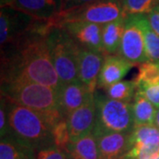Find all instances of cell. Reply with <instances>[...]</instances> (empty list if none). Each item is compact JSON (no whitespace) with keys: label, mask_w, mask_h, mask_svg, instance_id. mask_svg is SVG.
<instances>
[{"label":"cell","mask_w":159,"mask_h":159,"mask_svg":"<svg viewBox=\"0 0 159 159\" xmlns=\"http://www.w3.org/2000/svg\"><path fill=\"white\" fill-rule=\"evenodd\" d=\"M8 118V134L34 151L54 146L52 127L63 116L59 111L39 112L24 107L1 96Z\"/></svg>","instance_id":"cell-2"},{"label":"cell","mask_w":159,"mask_h":159,"mask_svg":"<svg viewBox=\"0 0 159 159\" xmlns=\"http://www.w3.org/2000/svg\"><path fill=\"white\" fill-rule=\"evenodd\" d=\"M118 55L134 65L147 62L142 31L132 16L125 18V27Z\"/></svg>","instance_id":"cell-8"},{"label":"cell","mask_w":159,"mask_h":159,"mask_svg":"<svg viewBox=\"0 0 159 159\" xmlns=\"http://www.w3.org/2000/svg\"><path fill=\"white\" fill-rule=\"evenodd\" d=\"M97 0H60V11H68L76 7L85 6ZM59 11V12H60Z\"/></svg>","instance_id":"cell-28"},{"label":"cell","mask_w":159,"mask_h":159,"mask_svg":"<svg viewBox=\"0 0 159 159\" xmlns=\"http://www.w3.org/2000/svg\"><path fill=\"white\" fill-rule=\"evenodd\" d=\"M134 146H159V129L155 125L134 127L129 137V149Z\"/></svg>","instance_id":"cell-21"},{"label":"cell","mask_w":159,"mask_h":159,"mask_svg":"<svg viewBox=\"0 0 159 159\" xmlns=\"http://www.w3.org/2000/svg\"><path fill=\"white\" fill-rule=\"evenodd\" d=\"M130 134L94 129L101 159H119L127 153Z\"/></svg>","instance_id":"cell-14"},{"label":"cell","mask_w":159,"mask_h":159,"mask_svg":"<svg viewBox=\"0 0 159 159\" xmlns=\"http://www.w3.org/2000/svg\"><path fill=\"white\" fill-rule=\"evenodd\" d=\"M104 55L102 52L93 51L80 45L78 53V80L89 91L95 94L98 77L101 72Z\"/></svg>","instance_id":"cell-11"},{"label":"cell","mask_w":159,"mask_h":159,"mask_svg":"<svg viewBox=\"0 0 159 159\" xmlns=\"http://www.w3.org/2000/svg\"><path fill=\"white\" fill-rule=\"evenodd\" d=\"M134 128L144 125H155L157 109L146 97L136 91L132 102Z\"/></svg>","instance_id":"cell-19"},{"label":"cell","mask_w":159,"mask_h":159,"mask_svg":"<svg viewBox=\"0 0 159 159\" xmlns=\"http://www.w3.org/2000/svg\"><path fill=\"white\" fill-rule=\"evenodd\" d=\"M66 121L71 142L93 133L97 121L95 94L91 95L82 106L70 114Z\"/></svg>","instance_id":"cell-9"},{"label":"cell","mask_w":159,"mask_h":159,"mask_svg":"<svg viewBox=\"0 0 159 159\" xmlns=\"http://www.w3.org/2000/svg\"><path fill=\"white\" fill-rule=\"evenodd\" d=\"M125 27V18H120L102 25V43L103 55H116L119 53Z\"/></svg>","instance_id":"cell-16"},{"label":"cell","mask_w":159,"mask_h":159,"mask_svg":"<svg viewBox=\"0 0 159 159\" xmlns=\"http://www.w3.org/2000/svg\"><path fill=\"white\" fill-rule=\"evenodd\" d=\"M1 7H9L37 20L49 21L60 11V0H1Z\"/></svg>","instance_id":"cell-10"},{"label":"cell","mask_w":159,"mask_h":159,"mask_svg":"<svg viewBox=\"0 0 159 159\" xmlns=\"http://www.w3.org/2000/svg\"><path fill=\"white\" fill-rule=\"evenodd\" d=\"M155 159H159V154L157 155V157H156V158Z\"/></svg>","instance_id":"cell-32"},{"label":"cell","mask_w":159,"mask_h":159,"mask_svg":"<svg viewBox=\"0 0 159 159\" xmlns=\"http://www.w3.org/2000/svg\"><path fill=\"white\" fill-rule=\"evenodd\" d=\"M155 125L159 129V108L157 109L156 112V119H155Z\"/></svg>","instance_id":"cell-31"},{"label":"cell","mask_w":159,"mask_h":159,"mask_svg":"<svg viewBox=\"0 0 159 159\" xmlns=\"http://www.w3.org/2000/svg\"><path fill=\"white\" fill-rule=\"evenodd\" d=\"M59 28L65 29L80 45L88 50L102 52V25L84 21L65 23Z\"/></svg>","instance_id":"cell-13"},{"label":"cell","mask_w":159,"mask_h":159,"mask_svg":"<svg viewBox=\"0 0 159 159\" xmlns=\"http://www.w3.org/2000/svg\"><path fill=\"white\" fill-rule=\"evenodd\" d=\"M57 91V108L65 119H67L70 114L82 106L93 95L80 80L61 84Z\"/></svg>","instance_id":"cell-12"},{"label":"cell","mask_w":159,"mask_h":159,"mask_svg":"<svg viewBox=\"0 0 159 159\" xmlns=\"http://www.w3.org/2000/svg\"><path fill=\"white\" fill-rule=\"evenodd\" d=\"M97 121L94 129L130 134L134 129L132 102H122L95 92Z\"/></svg>","instance_id":"cell-6"},{"label":"cell","mask_w":159,"mask_h":159,"mask_svg":"<svg viewBox=\"0 0 159 159\" xmlns=\"http://www.w3.org/2000/svg\"><path fill=\"white\" fill-rule=\"evenodd\" d=\"M8 118L6 111V104L3 99H1V108H0V134L1 138L7 136L8 134Z\"/></svg>","instance_id":"cell-29"},{"label":"cell","mask_w":159,"mask_h":159,"mask_svg":"<svg viewBox=\"0 0 159 159\" xmlns=\"http://www.w3.org/2000/svg\"><path fill=\"white\" fill-rule=\"evenodd\" d=\"M47 21L39 20L34 28L12 44L1 50V79L18 77L57 90L61 81L52 64L47 34Z\"/></svg>","instance_id":"cell-1"},{"label":"cell","mask_w":159,"mask_h":159,"mask_svg":"<svg viewBox=\"0 0 159 159\" xmlns=\"http://www.w3.org/2000/svg\"><path fill=\"white\" fill-rule=\"evenodd\" d=\"M147 18L151 29L159 36V3L147 14Z\"/></svg>","instance_id":"cell-30"},{"label":"cell","mask_w":159,"mask_h":159,"mask_svg":"<svg viewBox=\"0 0 159 159\" xmlns=\"http://www.w3.org/2000/svg\"><path fill=\"white\" fill-rule=\"evenodd\" d=\"M0 159H34V151L11 136L1 138Z\"/></svg>","instance_id":"cell-20"},{"label":"cell","mask_w":159,"mask_h":159,"mask_svg":"<svg viewBox=\"0 0 159 159\" xmlns=\"http://www.w3.org/2000/svg\"><path fill=\"white\" fill-rule=\"evenodd\" d=\"M125 18L134 15H147L159 3V0H120Z\"/></svg>","instance_id":"cell-23"},{"label":"cell","mask_w":159,"mask_h":159,"mask_svg":"<svg viewBox=\"0 0 159 159\" xmlns=\"http://www.w3.org/2000/svg\"><path fill=\"white\" fill-rule=\"evenodd\" d=\"M142 31L148 61L159 63V36L148 23L147 15L132 16Z\"/></svg>","instance_id":"cell-18"},{"label":"cell","mask_w":159,"mask_h":159,"mask_svg":"<svg viewBox=\"0 0 159 159\" xmlns=\"http://www.w3.org/2000/svg\"><path fill=\"white\" fill-rule=\"evenodd\" d=\"M1 96L43 113L58 110L56 89L22 78L1 79Z\"/></svg>","instance_id":"cell-3"},{"label":"cell","mask_w":159,"mask_h":159,"mask_svg":"<svg viewBox=\"0 0 159 159\" xmlns=\"http://www.w3.org/2000/svg\"><path fill=\"white\" fill-rule=\"evenodd\" d=\"M52 137L55 146L63 151H66L69 143L71 142L66 119L63 118L53 125Z\"/></svg>","instance_id":"cell-25"},{"label":"cell","mask_w":159,"mask_h":159,"mask_svg":"<svg viewBox=\"0 0 159 159\" xmlns=\"http://www.w3.org/2000/svg\"><path fill=\"white\" fill-rule=\"evenodd\" d=\"M47 40L51 61L61 84L78 80L79 43L66 29L57 27H50Z\"/></svg>","instance_id":"cell-4"},{"label":"cell","mask_w":159,"mask_h":159,"mask_svg":"<svg viewBox=\"0 0 159 159\" xmlns=\"http://www.w3.org/2000/svg\"><path fill=\"white\" fill-rule=\"evenodd\" d=\"M134 81L137 87L159 83V63L147 61L140 64Z\"/></svg>","instance_id":"cell-24"},{"label":"cell","mask_w":159,"mask_h":159,"mask_svg":"<svg viewBox=\"0 0 159 159\" xmlns=\"http://www.w3.org/2000/svg\"><path fill=\"white\" fill-rule=\"evenodd\" d=\"M120 18H125L120 0H97L85 6L58 12L48 21V25L59 28L65 23L74 21L104 25Z\"/></svg>","instance_id":"cell-5"},{"label":"cell","mask_w":159,"mask_h":159,"mask_svg":"<svg viewBox=\"0 0 159 159\" xmlns=\"http://www.w3.org/2000/svg\"><path fill=\"white\" fill-rule=\"evenodd\" d=\"M37 20L9 7L0 10L1 50L12 45L20 37L34 28Z\"/></svg>","instance_id":"cell-7"},{"label":"cell","mask_w":159,"mask_h":159,"mask_svg":"<svg viewBox=\"0 0 159 159\" xmlns=\"http://www.w3.org/2000/svg\"><path fill=\"white\" fill-rule=\"evenodd\" d=\"M137 91L146 97L156 108H159V83L138 86Z\"/></svg>","instance_id":"cell-26"},{"label":"cell","mask_w":159,"mask_h":159,"mask_svg":"<svg viewBox=\"0 0 159 159\" xmlns=\"http://www.w3.org/2000/svg\"><path fill=\"white\" fill-rule=\"evenodd\" d=\"M104 90L105 95L111 99L131 102L136 94L137 86L134 80H120Z\"/></svg>","instance_id":"cell-22"},{"label":"cell","mask_w":159,"mask_h":159,"mask_svg":"<svg viewBox=\"0 0 159 159\" xmlns=\"http://www.w3.org/2000/svg\"><path fill=\"white\" fill-rule=\"evenodd\" d=\"M134 65L119 55H104L102 69L98 77L97 88L106 89L125 77Z\"/></svg>","instance_id":"cell-15"},{"label":"cell","mask_w":159,"mask_h":159,"mask_svg":"<svg viewBox=\"0 0 159 159\" xmlns=\"http://www.w3.org/2000/svg\"><path fill=\"white\" fill-rule=\"evenodd\" d=\"M65 152L67 159H101L93 133L70 142Z\"/></svg>","instance_id":"cell-17"},{"label":"cell","mask_w":159,"mask_h":159,"mask_svg":"<svg viewBox=\"0 0 159 159\" xmlns=\"http://www.w3.org/2000/svg\"><path fill=\"white\" fill-rule=\"evenodd\" d=\"M34 159H67V157L65 151L54 145L34 151Z\"/></svg>","instance_id":"cell-27"}]
</instances>
